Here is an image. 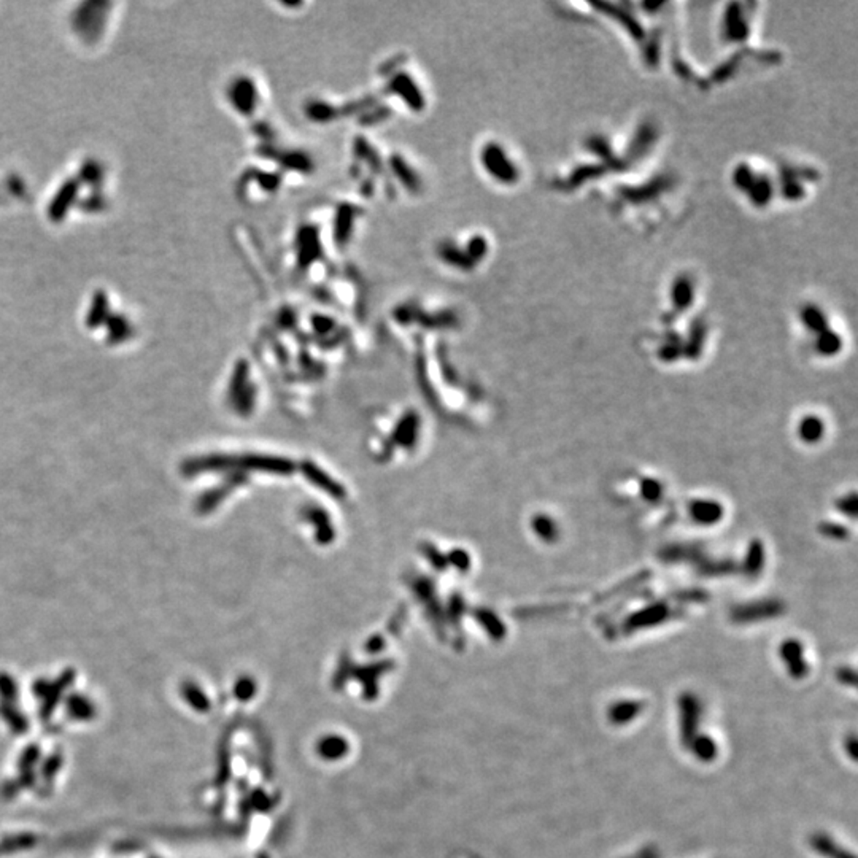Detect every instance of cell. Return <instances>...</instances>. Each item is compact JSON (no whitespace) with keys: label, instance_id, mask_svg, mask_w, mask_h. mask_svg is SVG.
<instances>
[{"label":"cell","instance_id":"cell-1","mask_svg":"<svg viewBox=\"0 0 858 858\" xmlns=\"http://www.w3.org/2000/svg\"><path fill=\"white\" fill-rule=\"evenodd\" d=\"M678 704V731H681L682 742L687 745L692 744L694 738L698 736L699 719H701V704L699 699L693 693H683L677 701Z\"/></svg>","mask_w":858,"mask_h":858},{"label":"cell","instance_id":"cell-2","mask_svg":"<svg viewBox=\"0 0 858 858\" xmlns=\"http://www.w3.org/2000/svg\"><path fill=\"white\" fill-rule=\"evenodd\" d=\"M779 653H781V658L784 660V663L787 665V669L790 672V676L793 678H803L806 677L807 671H809V666L804 661V649L801 646L800 641H796V639H788V641H785L781 650H779Z\"/></svg>","mask_w":858,"mask_h":858},{"label":"cell","instance_id":"cell-3","mask_svg":"<svg viewBox=\"0 0 858 858\" xmlns=\"http://www.w3.org/2000/svg\"><path fill=\"white\" fill-rule=\"evenodd\" d=\"M811 848L814 849L818 855L825 858H855V855L839 845L836 841L832 839L825 833H814L809 838Z\"/></svg>","mask_w":858,"mask_h":858},{"label":"cell","instance_id":"cell-4","mask_svg":"<svg viewBox=\"0 0 858 858\" xmlns=\"http://www.w3.org/2000/svg\"><path fill=\"white\" fill-rule=\"evenodd\" d=\"M690 515L699 525H714L722 518L723 507L722 504L709 499L703 501H694L690 504Z\"/></svg>","mask_w":858,"mask_h":858},{"label":"cell","instance_id":"cell-5","mask_svg":"<svg viewBox=\"0 0 858 858\" xmlns=\"http://www.w3.org/2000/svg\"><path fill=\"white\" fill-rule=\"evenodd\" d=\"M644 709V703L636 699H625V701H619V703H614L609 708V720L614 723V725H625L628 722H633L636 719V717L641 714V710Z\"/></svg>","mask_w":858,"mask_h":858},{"label":"cell","instance_id":"cell-6","mask_svg":"<svg viewBox=\"0 0 858 858\" xmlns=\"http://www.w3.org/2000/svg\"><path fill=\"white\" fill-rule=\"evenodd\" d=\"M800 437L803 439L806 444H816L823 437V433H825V426H823V422L818 417H814V415H809V417H804L803 422L800 423Z\"/></svg>","mask_w":858,"mask_h":858},{"label":"cell","instance_id":"cell-7","mask_svg":"<svg viewBox=\"0 0 858 858\" xmlns=\"http://www.w3.org/2000/svg\"><path fill=\"white\" fill-rule=\"evenodd\" d=\"M690 749H692L693 755L697 756L698 760L709 763L712 760H715L717 756V744L714 739L710 736H704V734H698L697 738L693 739L692 744L688 745Z\"/></svg>","mask_w":858,"mask_h":858},{"label":"cell","instance_id":"cell-8","mask_svg":"<svg viewBox=\"0 0 858 858\" xmlns=\"http://www.w3.org/2000/svg\"><path fill=\"white\" fill-rule=\"evenodd\" d=\"M661 610L665 609H647L646 612H642L641 615H635V619H633L631 625H628V628H642V626H649L653 625L660 621L665 617V612H661Z\"/></svg>","mask_w":858,"mask_h":858},{"label":"cell","instance_id":"cell-9","mask_svg":"<svg viewBox=\"0 0 858 858\" xmlns=\"http://www.w3.org/2000/svg\"><path fill=\"white\" fill-rule=\"evenodd\" d=\"M641 491L642 495L649 501H658L661 496V491H663V488H661L658 480L653 479H646L641 482Z\"/></svg>","mask_w":858,"mask_h":858},{"label":"cell","instance_id":"cell-10","mask_svg":"<svg viewBox=\"0 0 858 858\" xmlns=\"http://www.w3.org/2000/svg\"><path fill=\"white\" fill-rule=\"evenodd\" d=\"M536 525H537V531H539L541 534L546 537L547 541H553L555 537H557V534H558L557 525H555L550 518L541 517L539 520L536 521Z\"/></svg>","mask_w":858,"mask_h":858},{"label":"cell","instance_id":"cell-11","mask_svg":"<svg viewBox=\"0 0 858 858\" xmlns=\"http://www.w3.org/2000/svg\"><path fill=\"white\" fill-rule=\"evenodd\" d=\"M749 569L750 571H758L763 564V548L760 543H756V546H752L749 553Z\"/></svg>","mask_w":858,"mask_h":858},{"label":"cell","instance_id":"cell-12","mask_svg":"<svg viewBox=\"0 0 858 858\" xmlns=\"http://www.w3.org/2000/svg\"><path fill=\"white\" fill-rule=\"evenodd\" d=\"M838 678L845 685L855 687L857 685V674L855 669H852V667H841L838 671Z\"/></svg>","mask_w":858,"mask_h":858},{"label":"cell","instance_id":"cell-13","mask_svg":"<svg viewBox=\"0 0 858 858\" xmlns=\"http://www.w3.org/2000/svg\"><path fill=\"white\" fill-rule=\"evenodd\" d=\"M848 744H849V747H845V750H848V752H849L852 760H857V738H855V734H850L848 741H845V745H848Z\"/></svg>","mask_w":858,"mask_h":858},{"label":"cell","instance_id":"cell-14","mask_svg":"<svg viewBox=\"0 0 858 858\" xmlns=\"http://www.w3.org/2000/svg\"><path fill=\"white\" fill-rule=\"evenodd\" d=\"M631 858H658V852H657V850H653V849H650V850H642L641 854H637V855L631 857Z\"/></svg>","mask_w":858,"mask_h":858}]
</instances>
